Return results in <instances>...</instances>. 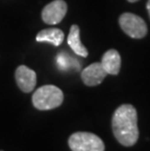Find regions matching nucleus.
Masks as SVG:
<instances>
[{
    "mask_svg": "<svg viewBox=\"0 0 150 151\" xmlns=\"http://www.w3.org/2000/svg\"><path fill=\"white\" fill-rule=\"evenodd\" d=\"M65 39V34L59 28H46L36 35L37 42H48L54 46H60Z\"/></svg>",
    "mask_w": 150,
    "mask_h": 151,
    "instance_id": "10",
    "label": "nucleus"
},
{
    "mask_svg": "<svg viewBox=\"0 0 150 151\" xmlns=\"http://www.w3.org/2000/svg\"><path fill=\"white\" fill-rule=\"evenodd\" d=\"M146 8H147V11H148V14H149V17H150V0H148V1H147Z\"/></svg>",
    "mask_w": 150,
    "mask_h": 151,
    "instance_id": "11",
    "label": "nucleus"
},
{
    "mask_svg": "<svg viewBox=\"0 0 150 151\" xmlns=\"http://www.w3.org/2000/svg\"><path fill=\"white\" fill-rule=\"evenodd\" d=\"M67 12V5L63 0H54L42 10V20L48 24H58Z\"/></svg>",
    "mask_w": 150,
    "mask_h": 151,
    "instance_id": "5",
    "label": "nucleus"
},
{
    "mask_svg": "<svg viewBox=\"0 0 150 151\" xmlns=\"http://www.w3.org/2000/svg\"><path fill=\"white\" fill-rule=\"evenodd\" d=\"M119 24L124 32L135 39L143 38L147 33V25L145 22L132 13H124L121 15Z\"/></svg>",
    "mask_w": 150,
    "mask_h": 151,
    "instance_id": "4",
    "label": "nucleus"
},
{
    "mask_svg": "<svg viewBox=\"0 0 150 151\" xmlns=\"http://www.w3.org/2000/svg\"><path fill=\"white\" fill-rule=\"evenodd\" d=\"M68 146L72 151H104L103 139L88 132H76L68 139Z\"/></svg>",
    "mask_w": 150,
    "mask_h": 151,
    "instance_id": "3",
    "label": "nucleus"
},
{
    "mask_svg": "<svg viewBox=\"0 0 150 151\" xmlns=\"http://www.w3.org/2000/svg\"><path fill=\"white\" fill-rule=\"evenodd\" d=\"M107 73L105 72L100 63H94L83 69L81 73L82 81L85 85L89 87H94L100 85L106 77Z\"/></svg>",
    "mask_w": 150,
    "mask_h": 151,
    "instance_id": "7",
    "label": "nucleus"
},
{
    "mask_svg": "<svg viewBox=\"0 0 150 151\" xmlns=\"http://www.w3.org/2000/svg\"><path fill=\"white\" fill-rule=\"evenodd\" d=\"M101 65L107 74L117 75L121 68V57L116 50L110 49L105 52L101 59Z\"/></svg>",
    "mask_w": 150,
    "mask_h": 151,
    "instance_id": "8",
    "label": "nucleus"
},
{
    "mask_svg": "<svg viewBox=\"0 0 150 151\" xmlns=\"http://www.w3.org/2000/svg\"><path fill=\"white\" fill-rule=\"evenodd\" d=\"M112 131L118 142L124 146H133L139 139L138 113L132 104H122L112 116Z\"/></svg>",
    "mask_w": 150,
    "mask_h": 151,
    "instance_id": "1",
    "label": "nucleus"
},
{
    "mask_svg": "<svg viewBox=\"0 0 150 151\" xmlns=\"http://www.w3.org/2000/svg\"><path fill=\"white\" fill-rule=\"evenodd\" d=\"M16 82L24 93L32 92L36 86V73L25 65H20L16 69Z\"/></svg>",
    "mask_w": 150,
    "mask_h": 151,
    "instance_id": "6",
    "label": "nucleus"
},
{
    "mask_svg": "<svg viewBox=\"0 0 150 151\" xmlns=\"http://www.w3.org/2000/svg\"><path fill=\"white\" fill-rule=\"evenodd\" d=\"M129 2H131V3H133V2H136V1H139V0H128Z\"/></svg>",
    "mask_w": 150,
    "mask_h": 151,
    "instance_id": "12",
    "label": "nucleus"
},
{
    "mask_svg": "<svg viewBox=\"0 0 150 151\" xmlns=\"http://www.w3.org/2000/svg\"><path fill=\"white\" fill-rule=\"evenodd\" d=\"M63 101V93L54 85L38 88L32 96V104L38 110H51L59 107Z\"/></svg>",
    "mask_w": 150,
    "mask_h": 151,
    "instance_id": "2",
    "label": "nucleus"
},
{
    "mask_svg": "<svg viewBox=\"0 0 150 151\" xmlns=\"http://www.w3.org/2000/svg\"><path fill=\"white\" fill-rule=\"evenodd\" d=\"M67 43L71 50L78 56L87 58L88 57V50L86 49L84 45L82 44L80 39V28L77 24H72L70 27L69 34L67 37Z\"/></svg>",
    "mask_w": 150,
    "mask_h": 151,
    "instance_id": "9",
    "label": "nucleus"
},
{
    "mask_svg": "<svg viewBox=\"0 0 150 151\" xmlns=\"http://www.w3.org/2000/svg\"><path fill=\"white\" fill-rule=\"evenodd\" d=\"M0 151H3V150H0Z\"/></svg>",
    "mask_w": 150,
    "mask_h": 151,
    "instance_id": "13",
    "label": "nucleus"
}]
</instances>
